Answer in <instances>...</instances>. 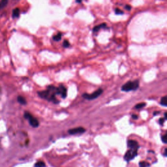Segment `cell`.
I'll use <instances>...</instances> for the list:
<instances>
[{
    "label": "cell",
    "mask_w": 167,
    "mask_h": 167,
    "mask_svg": "<svg viewBox=\"0 0 167 167\" xmlns=\"http://www.w3.org/2000/svg\"><path fill=\"white\" fill-rule=\"evenodd\" d=\"M82 0H77V3H81Z\"/></svg>",
    "instance_id": "obj_25"
},
{
    "label": "cell",
    "mask_w": 167,
    "mask_h": 167,
    "mask_svg": "<svg viewBox=\"0 0 167 167\" xmlns=\"http://www.w3.org/2000/svg\"><path fill=\"white\" fill-rule=\"evenodd\" d=\"M161 104L164 106V107H166L167 106V97L166 96L163 97L161 99Z\"/></svg>",
    "instance_id": "obj_13"
},
{
    "label": "cell",
    "mask_w": 167,
    "mask_h": 167,
    "mask_svg": "<svg viewBox=\"0 0 167 167\" xmlns=\"http://www.w3.org/2000/svg\"><path fill=\"white\" fill-rule=\"evenodd\" d=\"M164 118H160V119H159V124H160L161 125H163V124H164Z\"/></svg>",
    "instance_id": "obj_20"
},
{
    "label": "cell",
    "mask_w": 167,
    "mask_h": 167,
    "mask_svg": "<svg viewBox=\"0 0 167 167\" xmlns=\"http://www.w3.org/2000/svg\"><path fill=\"white\" fill-rule=\"evenodd\" d=\"M57 89H58V95H61L62 97L65 98L67 96V89H66V88L64 86L61 85L58 88H57Z\"/></svg>",
    "instance_id": "obj_7"
},
{
    "label": "cell",
    "mask_w": 167,
    "mask_h": 167,
    "mask_svg": "<svg viewBox=\"0 0 167 167\" xmlns=\"http://www.w3.org/2000/svg\"><path fill=\"white\" fill-rule=\"evenodd\" d=\"M39 95L44 99H47L50 101H52L56 104L59 103V101L57 100L56 98V95H58V89L56 87L54 86H49L47 88V89L45 91H41V92H38Z\"/></svg>",
    "instance_id": "obj_1"
},
{
    "label": "cell",
    "mask_w": 167,
    "mask_h": 167,
    "mask_svg": "<svg viewBox=\"0 0 167 167\" xmlns=\"http://www.w3.org/2000/svg\"><path fill=\"white\" fill-rule=\"evenodd\" d=\"M18 102L21 104H26V99L22 96H18L17 98Z\"/></svg>",
    "instance_id": "obj_10"
},
{
    "label": "cell",
    "mask_w": 167,
    "mask_h": 167,
    "mask_svg": "<svg viewBox=\"0 0 167 167\" xmlns=\"http://www.w3.org/2000/svg\"><path fill=\"white\" fill-rule=\"evenodd\" d=\"M24 118L29 120V124L31 125L33 127H37L39 125V121L37 119L33 118L29 112H25L24 114Z\"/></svg>",
    "instance_id": "obj_5"
},
{
    "label": "cell",
    "mask_w": 167,
    "mask_h": 167,
    "mask_svg": "<svg viewBox=\"0 0 167 167\" xmlns=\"http://www.w3.org/2000/svg\"><path fill=\"white\" fill-rule=\"evenodd\" d=\"M162 141L164 143V144H166L167 142H166V134H164V135H163V136H162Z\"/></svg>",
    "instance_id": "obj_19"
},
{
    "label": "cell",
    "mask_w": 167,
    "mask_h": 167,
    "mask_svg": "<svg viewBox=\"0 0 167 167\" xmlns=\"http://www.w3.org/2000/svg\"><path fill=\"white\" fill-rule=\"evenodd\" d=\"M20 15V9L18 8H16L13 10V18H18Z\"/></svg>",
    "instance_id": "obj_11"
},
{
    "label": "cell",
    "mask_w": 167,
    "mask_h": 167,
    "mask_svg": "<svg viewBox=\"0 0 167 167\" xmlns=\"http://www.w3.org/2000/svg\"><path fill=\"white\" fill-rule=\"evenodd\" d=\"M115 13L116 14H124V11H122L121 10H120L118 8H116L115 9Z\"/></svg>",
    "instance_id": "obj_18"
},
{
    "label": "cell",
    "mask_w": 167,
    "mask_h": 167,
    "mask_svg": "<svg viewBox=\"0 0 167 167\" xmlns=\"http://www.w3.org/2000/svg\"><path fill=\"white\" fill-rule=\"evenodd\" d=\"M2 6L1 3H0V9H1V8H2Z\"/></svg>",
    "instance_id": "obj_26"
},
{
    "label": "cell",
    "mask_w": 167,
    "mask_h": 167,
    "mask_svg": "<svg viewBox=\"0 0 167 167\" xmlns=\"http://www.w3.org/2000/svg\"><path fill=\"white\" fill-rule=\"evenodd\" d=\"M106 26H107V24H106L105 23H103V24H101L100 25H98L97 26H95L94 29H93V32H97L99 30L101 29V28H104L106 27Z\"/></svg>",
    "instance_id": "obj_9"
},
{
    "label": "cell",
    "mask_w": 167,
    "mask_h": 167,
    "mask_svg": "<svg viewBox=\"0 0 167 167\" xmlns=\"http://www.w3.org/2000/svg\"><path fill=\"white\" fill-rule=\"evenodd\" d=\"M46 166V164L43 162V161H39L35 164V167H45Z\"/></svg>",
    "instance_id": "obj_15"
},
{
    "label": "cell",
    "mask_w": 167,
    "mask_h": 167,
    "mask_svg": "<svg viewBox=\"0 0 167 167\" xmlns=\"http://www.w3.org/2000/svg\"><path fill=\"white\" fill-rule=\"evenodd\" d=\"M139 86V82L138 80L134 81H129L127 82L126 84L121 88V90L124 92H131V91H135L137 89Z\"/></svg>",
    "instance_id": "obj_2"
},
{
    "label": "cell",
    "mask_w": 167,
    "mask_h": 167,
    "mask_svg": "<svg viewBox=\"0 0 167 167\" xmlns=\"http://www.w3.org/2000/svg\"><path fill=\"white\" fill-rule=\"evenodd\" d=\"M69 46H70L69 42L67 40H65L63 42V47L64 48H68V47H69Z\"/></svg>",
    "instance_id": "obj_17"
},
{
    "label": "cell",
    "mask_w": 167,
    "mask_h": 167,
    "mask_svg": "<svg viewBox=\"0 0 167 167\" xmlns=\"http://www.w3.org/2000/svg\"><path fill=\"white\" fill-rule=\"evenodd\" d=\"M139 149H131L128 150L125 154L124 159L127 161H129L133 159L136 155H137V151Z\"/></svg>",
    "instance_id": "obj_4"
},
{
    "label": "cell",
    "mask_w": 167,
    "mask_h": 167,
    "mask_svg": "<svg viewBox=\"0 0 167 167\" xmlns=\"http://www.w3.org/2000/svg\"><path fill=\"white\" fill-rule=\"evenodd\" d=\"M132 118H133V119H136L138 118V116H136V115L133 114V115H132Z\"/></svg>",
    "instance_id": "obj_22"
},
{
    "label": "cell",
    "mask_w": 167,
    "mask_h": 167,
    "mask_svg": "<svg viewBox=\"0 0 167 167\" xmlns=\"http://www.w3.org/2000/svg\"><path fill=\"white\" fill-rule=\"evenodd\" d=\"M103 90L102 89H99L96 91V92H94L92 94H83L82 97L88 100H93L97 98L98 97H99L103 94Z\"/></svg>",
    "instance_id": "obj_3"
},
{
    "label": "cell",
    "mask_w": 167,
    "mask_h": 167,
    "mask_svg": "<svg viewBox=\"0 0 167 167\" xmlns=\"http://www.w3.org/2000/svg\"><path fill=\"white\" fill-rule=\"evenodd\" d=\"M164 155L166 156V148L164 149Z\"/></svg>",
    "instance_id": "obj_24"
},
{
    "label": "cell",
    "mask_w": 167,
    "mask_h": 167,
    "mask_svg": "<svg viewBox=\"0 0 167 167\" xmlns=\"http://www.w3.org/2000/svg\"><path fill=\"white\" fill-rule=\"evenodd\" d=\"M139 166L140 167H148L150 166V164L146 161H142V162H140Z\"/></svg>",
    "instance_id": "obj_16"
},
{
    "label": "cell",
    "mask_w": 167,
    "mask_h": 167,
    "mask_svg": "<svg viewBox=\"0 0 167 167\" xmlns=\"http://www.w3.org/2000/svg\"><path fill=\"white\" fill-rule=\"evenodd\" d=\"M62 39V33H58L57 35L53 37V40L55 41H59Z\"/></svg>",
    "instance_id": "obj_12"
},
{
    "label": "cell",
    "mask_w": 167,
    "mask_h": 167,
    "mask_svg": "<svg viewBox=\"0 0 167 167\" xmlns=\"http://www.w3.org/2000/svg\"><path fill=\"white\" fill-rule=\"evenodd\" d=\"M125 8L127 11H130V10L131 9V5H127L125 6Z\"/></svg>",
    "instance_id": "obj_21"
},
{
    "label": "cell",
    "mask_w": 167,
    "mask_h": 167,
    "mask_svg": "<svg viewBox=\"0 0 167 167\" xmlns=\"http://www.w3.org/2000/svg\"><path fill=\"white\" fill-rule=\"evenodd\" d=\"M86 131L84 127H77L74 129H69L68 131V133H69L70 134H81L84 133Z\"/></svg>",
    "instance_id": "obj_6"
},
{
    "label": "cell",
    "mask_w": 167,
    "mask_h": 167,
    "mask_svg": "<svg viewBox=\"0 0 167 167\" xmlns=\"http://www.w3.org/2000/svg\"><path fill=\"white\" fill-rule=\"evenodd\" d=\"M146 106V103H139L136 104L135 106V109H141L142 108H144V107H145Z\"/></svg>",
    "instance_id": "obj_14"
},
{
    "label": "cell",
    "mask_w": 167,
    "mask_h": 167,
    "mask_svg": "<svg viewBox=\"0 0 167 167\" xmlns=\"http://www.w3.org/2000/svg\"><path fill=\"white\" fill-rule=\"evenodd\" d=\"M164 119L165 120L167 119V117H166V112L164 113Z\"/></svg>",
    "instance_id": "obj_23"
},
{
    "label": "cell",
    "mask_w": 167,
    "mask_h": 167,
    "mask_svg": "<svg viewBox=\"0 0 167 167\" xmlns=\"http://www.w3.org/2000/svg\"><path fill=\"white\" fill-rule=\"evenodd\" d=\"M127 144H128V147L131 149H139V148L138 142L133 140H129L127 142Z\"/></svg>",
    "instance_id": "obj_8"
}]
</instances>
